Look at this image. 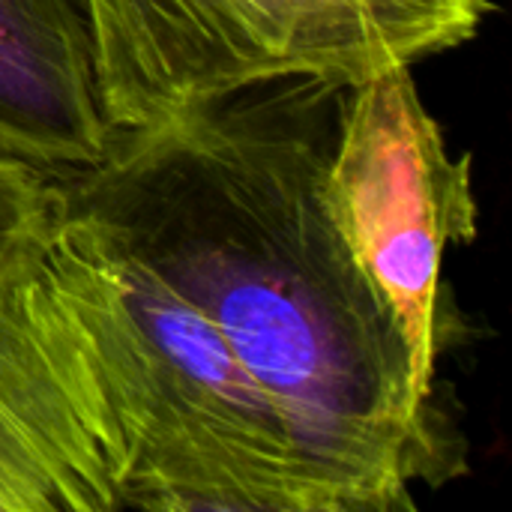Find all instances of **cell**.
<instances>
[{
  "instance_id": "cell-3",
  "label": "cell",
  "mask_w": 512,
  "mask_h": 512,
  "mask_svg": "<svg viewBox=\"0 0 512 512\" xmlns=\"http://www.w3.org/2000/svg\"><path fill=\"white\" fill-rule=\"evenodd\" d=\"M489 0H84L111 132L255 84L354 87L474 39Z\"/></svg>"
},
{
  "instance_id": "cell-6",
  "label": "cell",
  "mask_w": 512,
  "mask_h": 512,
  "mask_svg": "<svg viewBox=\"0 0 512 512\" xmlns=\"http://www.w3.org/2000/svg\"><path fill=\"white\" fill-rule=\"evenodd\" d=\"M108 141L84 0H0V153L63 174Z\"/></svg>"
},
{
  "instance_id": "cell-7",
  "label": "cell",
  "mask_w": 512,
  "mask_h": 512,
  "mask_svg": "<svg viewBox=\"0 0 512 512\" xmlns=\"http://www.w3.org/2000/svg\"><path fill=\"white\" fill-rule=\"evenodd\" d=\"M57 213V174L0 153V276L45 249Z\"/></svg>"
},
{
  "instance_id": "cell-1",
  "label": "cell",
  "mask_w": 512,
  "mask_h": 512,
  "mask_svg": "<svg viewBox=\"0 0 512 512\" xmlns=\"http://www.w3.org/2000/svg\"><path fill=\"white\" fill-rule=\"evenodd\" d=\"M342 90L267 81L111 132L57 195L213 321L342 512L411 510L441 414L324 198Z\"/></svg>"
},
{
  "instance_id": "cell-4",
  "label": "cell",
  "mask_w": 512,
  "mask_h": 512,
  "mask_svg": "<svg viewBox=\"0 0 512 512\" xmlns=\"http://www.w3.org/2000/svg\"><path fill=\"white\" fill-rule=\"evenodd\" d=\"M471 165L468 153L453 156L411 66L342 90L324 198L396 318L426 396L441 357L444 258L480 228Z\"/></svg>"
},
{
  "instance_id": "cell-2",
  "label": "cell",
  "mask_w": 512,
  "mask_h": 512,
  "mask_svg": "<svg viewBox=\"0 0 512 512\" xmlns=\"http://www.w3.org/2000/svg\"><path fill=\"white\" fill-rule=\"evenodd\" d=\"M42 261L120 429L123 510L342 512L276 405L174 285L63 210Z\"/></svg>"
},
{
  "instance_id": "cell-5",
  "label": "cell",
  "mask_w": 512,
  "mask_h": 512,
  "mask_svg": "<svg viewBox=\"0 0 512 512\" xmlns=\"http://www.w3.org/2000/svg\"><path fill=\"white\" fill-rule=\"evenodd\" d=\"M42 252L0 276V512L123 510L120 429Z\"/></svg>"
}]
</instances>
